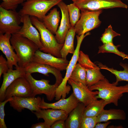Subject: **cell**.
Wrapping results in <instances>:
<instances>
[{
	"label": "cell",
	"mask_w": 128,
	"mask_h": 128,
	"mask_svg": "<svg viewBox=\"0 0 128 128\" xmlns=\"http://www.w3.org/2000/svg\"><path fill=\"white\" fill-rule=\"evenodd\" d=\"M10 42L18 56L20 67L24 68L32 62L36 52L39 49L34 42L18 33L12 35Z\"/></svg>",
	"instance_id": "6da1fadb"
},
{
	"label": "cell",
	"mask_w": 128,
	"mask_h": 128,
	"mask_svg": "<svg viewBox=\"0 0 128 128\" xmlns=\"http://www.w3.org/2000/svg\"><path fill=\"white\" fill-rule=\"evenodd\" d=\"M88 88L91 91H98V94L96 96L97 99H102L109 104H113L116 106L118 105V101L123 94L128 93V84L117 86L114 82L111 83L105 78Z\"/></svg>",
	"instance_id": "7a4b0ae2"
},
{
	"label": "cell",
	"mask_w": 128,
	"mask_h": 128,
	"mask_svg": "<svg viewBox=\"0 0 128 128\" xmlns=\"http://www.w3.org/2000/svg\"><path fill=\"white\" fill-rule=\"evenodd\" d=\"M30 18L32 23L40 33L41 41L43 46L41 51L57 57L62 58L60 51L64 44L58 43L53 34L37 18L30 16Z\"/></svg>",
	"instance_id": "3957f363"
},
{
	"label": "cell",
	"mask_w": 128,
	"mask_h": 128,
	"mask_svg": "<svg viewBox=\"0 0 128 128\" xmlns=\"http://www.w3.org/2000/svg\"><path fill=\"white\" fill-rule=\"evenodd\" d=\"M63 0H26L19 12L21 16L28 15L42 20L52 7Z\"/></svg>",
	"instance_id": "277c9868"
},
{
	"label": "cell",
	"mask_w": 128,
	"mask_h": 128,
	"mask_svg": "<svg viewBox=\"0 0 128 128\" xmlns=\"http://www.w3.org/2000/svg\"><path fill=\"white\" fill-rule=\"evenodd\" d=\"M21 16L16 10H7L0 6V34L18 33L22 27Z\"/></svg>",
	"instance_id": "5b68a950"
},
{
	"label": "cell",
	"mask_w": 128,
	"mask_h": 128,
	"mask_svg": "<svg viewBox=\"0 0 128 128\" xmlns=\"http://www.w3.org/2000/svg\"><path fill=\"white\" fill-rule=\"evenodd\" d=\"M102 10L81 11L78 21L74 26L76 33L80 36L99 27L101 23L99 18Z\"/></svg>",
	"instance_id": "8992f818"
},
{
	"label": "cell",
	"mask_w": 128,
	"mask_h": 128,
	"mask_svg": "<svg viewBox=\"0 0 128 128\" xmlns=\"http://www.w3.org/2000/svg\"><path fill=\"white\" fill-rule=\"evenodd\" d=\"M73 2L81 11H95L116 8H128L127 5L121 0H76Z\"/></svg>",
	"instance_id": "52a82bcc"
},
{
	"label": "cell",
	"mask_w": 128,
	"mask_h": 128,
	"mask_svg": "<svg viewBox=\"0 0 128 128\" xmlns=\"http://www.w3.org/2000/svg\"><path fill=\"white\" fill-rule=\"evenodd\" d=\"M25 77L30 85L33 97H35L37 95L43 94L49 101H52L55 97L56 90L58 86L55 84H50V81L47 79L36 80L31 74L28 73H26Z\"/></svg>",
	"instance_id": "ba28073f"
},
{
	"label": "cell",
	"mask_w": 128,
	"mask_h": 128,
	"mask_svg": "<svg viewBox=\"0 0 128 128\" xmlns=\"http://www.w3.org/2000/svg\"><path fill=\"white\" fill-rule=\"evenodd\" d=\"M78 62L86 70V85L88 87L105 78L101 72L99 66L91 60L87 55L81 51L79 52Z\"/></svg>",
	"instance_id": "9c48e42d"
},
{
	"label": "cell",
	"mask_w": 128,
	"mask_h": 128,
	"mask_svg": "<svg viewBox=\"0 0 128 128\" xmlns=\"http://www.w3.org/2000/svg\"><path fill=\"white\" fill-rule=\"evenodd\" d=\"M14 96L33 97L31 86L25 76L18 78L7 88L5 93V100Z\"/></svg>",
	"instance_id": "30bf717a"
},
{
	"label": "cell",
	"mask_w": 128,
	"mask_h": 128,
	"mask_svg": "<svg viewBox=\"0 0 128 128\" xmlns=\"http://www.w3.org/2000/svg\"><path fill=\"white\" fill-rule=\"evenodd\" d=\"M68 82L72 88L73 92L80 102L86 106L97 100L96 96L98 94V91L90 90L86 85L76 82L69 78Z\"/></svg>",
	"instance_id": "8fae6325"
},
{
	"label": "cell",
	"mask_w": 128,
	"mask_h": 128,
	"mask_svg": "<svg viewBox=\"0 0 128 128\" xmlns=\"http://www.w3.org/2000/svg\"><path fill=\"white\" fill-rule=\"evenodd\" d=\"M79 102L73 92L68 98H61L57 102L52 103L46 102L42 97L39 106L41 109L51 108L62 110L69 114Z\"/></svg>",
	"instance_id": "7c38bea8"
},
{
	"label": "cell",
	"mask_w": 128,
	"mask_h": 128,
	"mask_svg": "<svg viewBox=\"0 0 128 128\" xmlns=\"http://www.w3.org/2000/svg\"><path fill=\"white\" fill-rule=\"evenodd\" d=\"M13 99L9 102L11 107L18 112L26 108L33 112L38 111L41 109L39 106L42 100L39 96L21 97L16 96L12 97Z\"/></svg>",
	"instance_id": "4fadbf2b"
},
{
	"label": "cell",
	"mask_w": 128,
	"mask_h": 128,
	"mask_svg": "<svg viewBox=\"0 0 128 128\" xmlns=\"http://www.w3.org/2000/svg\"><path fill=\"white\" fill-rule=\"evenodd\" d=\"M26 73L31 74L38 73L49 76L50 73L53 74L55 78V84L58 87L61 83L63 78L60 71L55 68L47 64L32 62L24 68Z\"/></svg>",
	"instance_id": "5bb4252c"
},
{
	"label": "cell",
	"mask_w": 128,
	"mask_h": 128,
	"mask_svg": "<svg viewBox=\"0 0 128 128\" xmlns=\"http://www.w3.org/2000/svg\"><path fill=\"white\" fill-rule=\"evenodd\" d=\"M32 61L50 65L60 71L66 70L69 62L66 59L57 57L39 49L36 52Z\"/></svg>",
	"instance_id": "9a60e30c"
},
{
	"label": "cell",
	"mask_w": 128,
	"mask_h": 128,
	"mask_svg": "<svg viewBox=\"0 0 128 128\" xmlns=\"http://www.w3.org/2000/svg\"><path fill=\"white\" fill-rule=\"evenodd\" d=\"M11 36L9 33L0 34V50L5 55L9 68L13 69L14 66L17 69L19 67L18 64L19 60L10 43Z\"/></svg>",
	"instance_id": "2e32d148"
},
{
	"label": "cell",
	"mask_w": 128,
	"mask_h": 128,
	"mask_svg": "<svg viewBox=\"0 0 128 128\" xmlns=\"http://www.w3.org/2000/svg\"><path fill=\"white\" fill-rule=\"evenodd\" d=\"M21 21L23 26L18 33L34 42L41 51L43 46L41 41L40 34L38 30L33 26L29 15L26 14L22 16Z\"/></svg>",
	"instance_id": "e0dca14e"
},
{
	"label": "cell",
	"mask_w": 128,
	"mask_h": 128,
	"mask_svg": "<svg viewBox=\"0 0 128 128\" xmlns=\"http://www.w3.org/2000/svg\"><path fill=\"white\" fill-rule=\"evenodd\" d=\"M62 14L60 24L55 34V38L58 43L64 44L65 37L71 27L70 22L67 6L62 1L57 4Z\"/></svg>",
	"instance_id": "ac0fdd59"
},
{
	"label": "cell",
	"mask_w": 128,
	"mask_h": 128,
	"mask_svg": "<svg viewBox=\"0 0 128 128\" xmlns=\"http://www.w3.org/2000/svg\"><path fill=\"white\" fill-rule=\"evenodd\" d=\"M32 113L38 119H43L44 122L50 126L58 120L62 119L65 120L69 115L64 110L49 109H41L38 111Z\"/></svg>",
	"instance_id": "d6986e66"
},
{
	"label": "cell",
	"mask_w": 128,
	"mask_h": 128,
	"mask_svg": "<svg viewBox=\"0 0 128 128\" xmlns=\"http://www.w3.org/2000/svg\"><path fill=\"white\" fill-rule=\"evenodd\" d=\"M26 73L25 68L19 67L15 70L9 69L3 74V82L0 88V102L5 100V96L7 88L18 78L25 76Z\"/></svg>",
	"instance_id": "ffe728a7"
},
{
	"label": "cell",
	"mask_w": 128,
	"mask_h": 128,
	"mask_svg": "<svg viewBox=\"0 0 128 128\" xmlns=\"http://www.w3.org/2000/svg\"><path fill=\"white\" fill-rule=\"evenodd\" d=\"M86 106L79 102L69 113L65 120L66 128H80Z\"/></svg>",
	"instance_id": "44dd1931"
},
{
	"label": "cell",
	"mask_w": 128,
	"mask_h": 128,
	"mask_svg": "<svg viewBox=\"0 0 128 128\" xmlns=\"http://www.w3.org/2000/svg\"><path fill=\"white\" fill-rule=\"evenodd\" d=\"M126 119V114L123 110L114 109H104L97 116V123L106 122L112 120H124Z\"/></svg>",
	"instance_id": "7402d4cb"
},
{
	"label": "cell",
	"mask_w": 128,
	"mask_h": 128,
	"mask_svg": "<svg viewBox=\"0 0 128 128\" xmlns=\"http://www.w3.org/2000/svg\"><path fill=\"white\" fill-rule=\"evenodd\" d=\"M60 19L59 12L56 8H54L46 15L42 20L46 28L53 34H55L58 30Z\"/></svg>",
	"instance_id": "603a6c76"
},
{
	"label": "cell",
	"mask_w": 128,
	"mask_h": 128,
	"mask_svg": "<svg viewBox=\"0 0 128 128\" xmlns=\"http://www.w3.org/2000/svg\"><path fill=\"white\" fill-rule=\"evenodd\" d=\"M109 104L108 102L101 99L94 101L86 106L83 117H97Z\"/></svg>",
	"instance_id": "cb8c5ba5"
},
{
	"label": "cell",
	"mask_w": 128,
	"mask_h": 128,
	"mask_svg": "<svg viewBox=\"0 0 128 128\" xmlns=\"http://www.w3.org/2000/svg\"><path fill=\"white\" fill-rule=\"evenodd\" d=\"M76 33L74 27H71L66 36L63 46L60 51L62 58L66 59L69 53L73 54L74 53V41Z\"/></svg>",
	"instance_id": "d4e9b609"
},
{
	"label": "cell",
	"mask_w": 128,
	"mask_h": 128,
	"mask_svg": "<svg viewBox=\"0 0 128 128\" xmlns=\"http://www.w3.org/2000/svg\"><path fill=\"white\" fill-rule=\"evenodd\" d=\"M97 64L100 69L107 70L115 76L116 80L114 82L116 85H117L119 82L120 81L128 82V64L120 63L119 64L123 68V70L119 71L112 68H109L101 62H98Z\"/></svg>",
	"instance_id": "484cf974"
},
{
	"label": "cell",
	"mask_w": 128,
	"mask_h": 128,
	"mask_svg": "<svg viewBox=\"0 0 128 128\" xmlns=\"http://www.w3.org/2000/svg\"><path fill=\"white\" fill-rule=\"evenodd\" d=\"M120 46V45L115 46L113 42L104 43L99 47L98 53H112L121 57L123 60L128 59V55L118 50V48Z\"/></svg>",
	"instance_id": "4316f807"
},
{
	"label": "cell",
	"mask_w": 128,
	"mask_h": 128,
	"mask_svg": "<svg viewBox=\"0 0 128 128\" xmlns=\"http://www.w3.org/2000/svg\"><path fill=\"white\" fill-rule=\"evenodd\" d=\"M86 70L78 63L74 68L69 78L76 82L86 85Z\"/></svg>",
	"instance_id": "83f0119b"
},
{
	"label": "cell",
	"mask_w": 128,
	"mask_h": 128,
	"mask_svg": "<svg viewBox=\"0 0 128 128\" xmlns=\"http://www.w3.org/2000/svg\"><path fill=\"white\" fill-rule=\"evenodd\" d=\"M67 6L71 26L74 27L80 18V10L73 3Z\"/></svg>",
	"instance_id": "f1b7e54d"
},
{
	"label": "cell",
	"mask_w": 128,
	"mask_h": 128,
	"mask_svg": "<svg viewBox=\"0 0 128 128\" xmlns=\"http://www.w3.org/2000/svg\"><path fill=\"white\" fill-rule=\"evenodd\" d=\"M120 36V34L114 31L111 25L106 28L101 38V40L103 44L113 42V40L115 37Z\"/></svg>",
	"instance_id": "f546056e"
},
{
	"label": "cell",
	"mask_w": 128,
	"mask_h": 128,
	"mask_svg": "<svg viewBox=\"0 0 128 128\" xmlns=\"http://www.w3.org/2000/svg\"><path fill=\"white\" fill-rule=\"evenodd\" d=\"M0 6L7 10H16L19 5L23 4L26 0H1Z\"/></svg>",
	"instance_id": "4dcf8cb0"
},
{
	"label": "cell",
	"mask_w": 128,
	"mask_h": 128,
	"mask_svg": "<svg viewBox=\"0 0 128 128\" xmlns=\"http://www.w3.org/2000/svg\"><path fill=\"white\" fill-rule=\"evenodd\" d=\"M97 122V117H83L80 128H94Z\"/></svg>",
	"instance_id": "1f68e13d"
},
{
	"label": "cell",
	"mask_w": 128,
	"mask_h": 128,
	"mask_svg": "<svg viewBox=\"0 0 128 128\" xmlns=\"http://www.w3.org/2000/svg\"><path fill=\"white\" fill-rule=\"evenodd\" d=\"M13 99L12 97L0 102V128H7L4 120L5 114L4 107L5 104Z\"/></svg>",
	"instance_id": "d6a6232c"
},
{
	"label": "cell",
	"mask_w": 128,
	"mask_h": 128,
	"mask_svg": "<svg viewBox=\"0 0 128 128\" xmlns=\"http://www.w3.org/2000/svg\"><path fill=\"white\" fill-rule=\"evenodd\" d=\"M9 69L7 60L3 55L0 56V78L2 74L7 73Z\"/></svg>",
	"instance_id": "836d02e7"
},
{
	"label": "cell",
	"mask_w": 128,
	"mask_h": 128,
	"mask_svg": "<svg viewBox=\"0 0 128 128\" xmlns=\"http://www.w3.org/2000/svg\"><path fill=\"white\" fill-rule=\"evenodd\" d=\"M65 121L61 119L55 122L51 126V128H66Z\"/></svg>",
	"instance_id": "e575fe53"
},
{
	"label": "cell",
	"mask_w": 128,
	"mask_h": 128,
	"mask_svg": "<svg viewBox=\"0 0 128 128\" xmlns=\"http://www.w3.org/2000/svg\"><path fill=\"white\" fill-rule=\"evenodd\" d=\"M31 128H50L51 126L49 125L44 122H40L32 124Z\"/></svg>",
	"instance_id": "d590c367"
},
{
	"label": "cell",
	"mask_w": 128,
	"mask_h": 128,
	"mask_svg": "<svg viewBox=\"0 0 128 128\" xmlns=\"http://www.w3.org/2000/svg\"><path fill=\"white\" fill-rule=\"evenodd\" d=\"M110 121H108L105 123H97L96 125L95 128H106L111 123Z\"/></svg>",
	"instance_id": "8d00e7d4"
},
{
	"label": "cell",
	"mask_w": 128,
	"mask_h": 128,
	"mask_svg": "<svg viewBox=\"0 0 128 128\" xmlns=\"http://www.w3.org/2000/svg\"><path fill=\"white\" fill-rule=\"evenodd\" d=\"M108 128H123V126L122 125H119V126H114L113 125L109 126L108 127Z\"/></svg>",
	"instance_id": "74e56055"
},
{
	"label": "cell",
	"mask_w": 128,
	"mask_h": 128,
	"mask_svg": "<svg viewBox=\"0 0 128 128\" xmlns=\"http://www.w3.org/2000/svg\"><path fill=\"white\" fill-rule=\"evenodd\" d=\"M72 0L73 1H74L76 0Z\"/></svg>",
	"instance_id": "f35d334b"
},
{
	"label": "cell",
	"mask_w": 128,
	"mask_h": 128,
	"mask_svg": "<svg viewBox=\"0 0 128 128\" xmlns=\"http://www.w3.org/2000/svg\"></svg>",
	"instance_id": "ab89813d"
}]
</instances>
